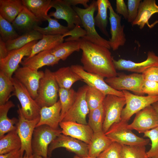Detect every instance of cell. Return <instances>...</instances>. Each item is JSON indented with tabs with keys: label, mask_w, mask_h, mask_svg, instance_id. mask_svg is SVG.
Returning <instances> with one entry per match:
<instances>
[{
	"label": "cell",
	"mask_w": 158,
	"mask_h": 158,
	"mask_svg": "<svg viewBox=\"0 0 158 158\" xmlns=\"http://www.w3.org/2000/svg\"><path fill=\"white\" fill-rule=\"evenodd\" d=\"M51 6L54 8L55 11L50 12L49 16L56 19H61L67 22V27L71 30L82 25L80 19L77 13L66 0H51Z\"/></svg>",
	"instance_id": "15"
},
{
	"label": "cell",
	"mask_w": 158,
	"mask_h": 158,
	"mask_svg": "<svg viewBox=\"0 0 158 158\" xmlns=\"http://www.w3.org/2000/svg\"><path fill=\"white\" fill-rule=\"evenodd\" d=\"M122 145L113 142L101 153L98 158H121Z\"/></svg>",
	"instance_id": "43"
},
{
	"label": "cell",
	"mask_w": 158,
	"mask_h": 158,
	"mask_svg": "<svg viewBox=\"0 0 158 158\" xmlns=\"http://www.w3.org/2000/svg\"><path fill=\"white\" fill-rule=\"evenodd\" d=\"M158 13V5L155 0H144L141 2L137 16L132 23L133 26L137 25L140 29L146 24L149 25L148 20L154 14Z\"/></svg>",
	"instance_id": "24"
},
{
	"label": "cell",
	"mask_w": 158,
	"mask_h": 158,
	"mask_svg": "<svg viewBox=\"0 0 158 158\" xmlns=\"http://www.w3.org/2000/svg\"><path fill=\"white\" fill-rule=\"evenodd\" d=\"M87 124L94 133L103 131L105 118V111L103 103L97 108L90 111Z\"/></svg>",
	"instance_id": "36"
},
{
	"label": "cell",
	"mask_w": 158,
	"mask_h": 158,
	"mask_svg": "<svg viewBox=\"0 0 158 158\" xmlns=\"http://www.w3.org/2000/svg\"><path fill=\"white\" fill-rule=\"evenodd\" d=\"M11 80L15 90L11 96H15L19 100L24 117L28 120L40 118L41 108L23 85L14 77L12 78Z\"/></svg>",
	"instance_id": "6"
},
{
	"label": "cell",
	"mask_w": 158,
	"mask_h": 158,
	"mask_svg": "<svg viewBox=\"0 0 158 158\" xmlns=\"http://www.w3.org/2000/svg\"><path fill=\"white\" fill-rule=\"evenodd\" d=\"M8 54L6 43L0 37V59L5 58Z\"/></svg>",
	"instance_id": "49"
},
{
	"label": "cell",
	"mask_w": 158,
	"mask_h": 158,
	"mask_svg": "<svg viewBox=\"0 0 158 158\" xmlns=\"http://www.w3.org/2000/svg\"><path fill=\"white\" fill-rule=\"evenodd\" d=\"M80 38L68 40L59 44L51 50V54L60 60H65L73 52L80 51Z\"/></svg>",
	"instance_id": "31"
},
{
	"label": "cell",
	"mask_w": 158,
	"mask_h": 158,
	"mask_svg": "<svg viewBox=\"0 0 158 158\" xmlns=\"http://www.w3.org/2000/svg\"><path fill=\"white\" fill-rule=\"evenodd\" d=\"M144 78L142 74L133 73L129 75L117 73L115 77L106 78L105 82L111 87L119 91L130 90L136 95H142L141 87Z\"/></svg>",
	"instance_id": "10"
},
{
	"label": "cell",
	"mask_w": 158,
	"mask_h": 158,
	"mask_svg": "<svg viewBox=\"0 0 158 158\" xmlns=\"http://www.w3.org/2000/svg\"><path fill=\"white\" fill-rule=\"evenodd\" d=\"M70 67L72 70L79 75L82 80L89 86L99 90L106 95L111 94L120 97H124L122 91L116 90L111 87L105 82L104 78L98 75L86 72L83 66L79 65H73Z\"/></svg>",
	"instance_id": "16"
},
{
	"label": "cell",
	"mask_w": 158,
	"mask_h": 158,
	"mask_svg": "<svg viewBox=\"0 0 158 158\" xmlns=\"http://www.w3.org/2000/svg\"><path fill=\"white\" fill-rule=\"evenodd\" d=\"M14 90L11 78L0 71V105L5 104L8 101L11 93Z\"/></svg>",
	"instance_id": "38"
},
{
	"label": "cell",
	"mask_w": 158,
	"mask_h": 158,
	"mask_svg": "<svg viewBox=\"0 0 158 158\" xmlns=\"http://www.w3.org/2000/svg\"><path fill=\"white\" fill-rule=\"evenodd\" d=\"M41 22L24 6L12 24L17 31L23 34L33 30Z\"/></svg>",
	"instance_id": "23"
},
{
	"label": "cell",
	"mask_w": 158,
	"mask_h": 158,
	"mask_svg": "<svg viewBox=\"0 0 158 158\" xmlns=\"http://www.w3.org/2000/svg\"><path fill=\"white\" fill-rule=\"evenodd\" d=\"M25 7L41 22L47 20L51 0H22Z\"/></svg>",
	"instance_id": "27"
},
{
	"label": "cell",
	"mask_w": 158,
	"mask_h": 158,
	"mask_svg": "<svg viewBox=\"0 0 158 158\" xmlns=\"http://www.w3.org/2000/svg\"><path fill=\"white\" fill-rule=\"evenodd\" d=\"M152 105L158 113V101L153 103Z\"/></svg>",
	"instance_id": "51"
},
{
	"label": "cell",
	"mask_w": 158,
	"mask_h": 158,
	"mask_svg": "<svg viewBox=\"0 0 158 158\" xmlns=\"http://www.w3.org/2000/svg\"><path fill=\"white\" fill-rule=\"evenodd\" d=\"M126 103L124 97L111 94L106 95L103 102L105 118L102 130L105 133L113 124L121 121V112Z\"/></svg>",
	"instance_id": "9"
},
{
	"label": "cell",
	"mask_w": 158,
	"mask_h": 158,
	"mask_svg": "<svg viewBox=\"0 0 158 158\" xmlns=\"http://www.w3.org/2000/svg\"><path fill=\"white\" fill-rule=\"evenodd\" d=\"M106 96L99 90L88 86L85 99L90 111L97 108L102 104Z\"/></svg>",
	"instance_id": "39"
},
{
	"label": "cell",
	"mask_w": 158,
	"mask_h": 158,
	"mask_svg": "<svg viewBox=\"0 0 158 158\" xmlns=\"http://www.w3.org/2000/svg\"><path fill=\"white\" fill-rule=\"evenodd\" d=\"M113 62L116 70L142 73L149 68L158 66V56L153 51H149L147 59L141 62L136 63L123 59L116 61L114 58Z\"/></svg>",
	"instance_id": "19"
},
{
	"label": "cell",
	"mask_w": 158,
	"mask_h": 158,
	"mask_svg": "<svg viewBox=\"0 0 158 158\" xmlns=\"http://www.w3.org/2000/svg\"><path fill=\"white\" fill-rule=\"evenodd\" d=\"M20 0H0V15L12 23L23 9Z\"/></svg>",
	"instance_id": "30"
},
{
	"label": "cell",
	"mask_w": 158,
	"mask_h": 158,
	"mask_svg": "<svg viewBox=\"0 0 158 158\" xmlns=\"http://www.w3.org/2000/svg\"><path fill=\"white\" fill-rule=\"evenodd\" d=\"M47 20L48 22L47 27L42 28L37 26L35 27L34 30L42 35H63L71 30L67 26L61 24L57 19L52 18L49 16Z\"/></svg>",
	"instance_id": "35"
},
{
	"label": "cell",
	"mask_w": 158,
	"mask_h": 158,
	"mask_svg": "<svg viewBox=\"0 0 158 158\" xmlns=\"http://www.w3.org/2000/svg\"><path fill=\"white\" fill-rule=\"evenodd\" d=\"M34 158H50L49 157H44L41 156L33 154Z\"/></svg>",
	"instance_id": "52"
},
{
	"label": "cell",
	"mask_w": 158,
	"mask_h": 158,
	"mask_svg": "<svg viewBox=\"0 0 158 158\" xmlns=\"http://www.w3.org/2000/svg\"><path fill=\"white\" fill-rule=\"evenodd\" d=\"M61 111V105L59 100L51 106L41 108L39 121L36 127L46 125L54 129L59 128Z\"/></svg>",
	"instance_id": "21"
},
{
	"label": "cell",
	"mask_w": 158,
	"mask_h": 158,
	"mask_svg": "<svg viewBox=\"0 0 158 158\" xmlns=\"http://www.w3.org/2000/svg\"><path fill=\"white\" fill-rule=\"evenodd\" d=\"M0 37L6 43L20 36L12 23L0 15Z\"/></svg>",
	"instance_id": "40"
},
{
	"label": "cell",
	"mask_w": 158,
	"mask_h": 158,
	"mask_svg": "<svg viewBox=\"0 0 158 158\" xmlns=\"http://www.w3.org/2000/svg\"><path fill=\"white\" fill-rule=\"evenodd\" d=\"M65 148L70 152L82 158L88 156V144L71 137L61 133L49 145L48 156L50 157L52 152L55 149Z\"/></svg>",
	"instance_id": "13"
},
{
	"label": "cell",
	"mask_w": 158,
	"mask_h": 158,
	"mask_svg": "<svg viewBox=\"0 0 158 158\" xmlns=\"http://www.w3.org/2000/svg\"><path fill=\"white\" fill-rule=\"evenodd\" d=\"M61 133V128L54 129L46 125L36 127L34 131L31 142L33 154L47 157L49 145Z\"/></svg>",
	"instance_id": "5"
},
{
	"label": "cell",
	"mask_w": 158,
	"mask_h": 158,
	"mask_svg": "<svg viewBox=\"0 0 158 158\" xmlns=\"http://www.w3.org/2000/svg\"><path fill=\"white\" fill-rule=\"evenodd\" d=\"M141 0H128L127 1L129 23H133L136 18L138 13Z\"/></svg>",
	"instance_id": "45"
},
{
	"label": "cell",
	"mask_w": 158,
	"mask_h": 158,
	"mask_svg": "<svg viewBox=\"0 0 158 158\" xmlns=\"http://www.w3.org/2000/svg\"><path fill=\"white\" fill-rule=\"evenodd\" d=\"M128 122L121 120L113 124L105 133L113 142L123 145H144L149 142L150 140L139 137L134 134L127 127Z\"/></svg>",
	"instance_id": "4"
},
{
	"label": "cell",
	"mask_w": 158,
	"mask_h": 158,
	"mask_svg": "<svg viewBox=\"0 0 158 158\" xmlns=\"http://www.w3.org/2000/svg\"><path fill=\"white\" fill-rule=\"evenodd\" d=\"M73 8L79 16L82 25L86 32L85 35L81 38L109 49H110L109 41L101 36L95 28L94 14L97 10V1H92L89 6L86 8H83L75 6Z\"/></svg>",
	"instance_id": "2"
},
{
	"label": "cell",
	"mask_w": 158,
	"mask_h": 158,
	"mask_svg": "<svg viewBox=\"0 0 158 158\" xmlns=\"http://www.w3.org/2000/svg\"><path fill=\"white\" fill-rule=\"evenodd\" d=\"M37 41L31 42L21 48L9 51L5 58L0 59V71L12 78L13 74L19 67L22 59L25 56H30L33 46Z\"/></svg>",
	"instance_id": "12"
},
{
	"label": "cell",
	"mask_w": 158,
	"mask_h": 158,
	"mask_svg": "<svg viewBox=\"0 0 158 158\" xmlns=\"http://www.w3.org/2000/svg\"><path fill=\"white\" fill-rule=\"evenodd\" d=\"M144 137L148 138L151 142V147L147 152L149 158H158V127L144 133Z\"/></svg>",
	"instance_id": "42"
},
{
	"label": "cell",
	"mask_w": 158,
	"mask_h": 158,
	"mask_svg": "<svg viewBox=\"0 0 158 158\" xmlns=\"http://www.w3.org/2000/svg\"><path fill=\"white\" fill-rule=\"evenodd\" d=\"M59 95L61 105V122L75 102L77 95V92L72 88L68 89L59 88Z\"/></svg>",
	"instance_id": "37"
},
{
	"label": "cell",
	"mask_w": 158,
	"mask_h": 158,
	"mask_svg": "<svg viewBox=\"0 0 158 158\" xmlns=\"http://www.w3.org/2000/svg\"><path fill=\"white\" fill-rule=\"evenodd\" d=\"M73 158H83L80 157L77 155H75L74 157Z\"/></svg>",
	"instance_id": "54"
},
{
	"label": "cell",
	"mask_w": 158,
	"mask_h": 158,
	"mask_svg": "<svg viewBox=\"0 0 158 158\" xmlns=\"http://www.w3.org/2000/svg\"><path fill=\"white\" fill-rule=\"evenodd\" d=\"M44 72L38 71L26 66L19 67L14 73V77L26 88L32 97L35 99L41 79Z\"/></svg>",
	"instance_id": "17"
},
{
	"label": "cell",
	"mask_w": 158,
	"mask_h": 158,
	"mask_svg": "<svg viewBox=\"0 0 158 158\" xmlns=\"http://www.w3.org/2000/svg\"><path fill=\"white\" fill-rule=\"evenodd\" d=\"M88 87L87 85H85L78 88L77 91L75 102L62 121L73 122L87 124L86 116L89 112L90 110L86 100L85 94Z\"/></svg>",
	"instance_id": "11"
},
{
	"label": "cell",
	"mask_w": 158,
	"mask_h": 158,
	"mask_svg": "<svg viewBox=\"0 0 158 158\" xmlns=\"http://www.w3.org/2000/svg\"><path fill=\"white\" fill-rule=\"evenodd\" d=\"M97 12L94 18L95 25L107 37H109L107 30L108 23L107 10L111 3L108 0H97Z\"/></svg>",
	"instance_id": "32"
},
{
	"label": "cell",
	"mask_w": 158,
	"mask_h": 158,
	"mask_svg": "<svg viewBox=\"0 0 158 158\" xmlns=\"http://www.w3.org/2000/svg\"><path fill=\"white\" fill-rule=\"evenodd\" d=\"M66 1L71 6L80 4L82 5L85 8L89 6V5L87 3L90 1L89 0H66Z\"/></svg>",
	"instance_id": "50"
},
{
	"label": "cell",
	"mask_w": 158,
	"mask_h": 158,
	"mask_svg": "<svg viewBox=\"0 0 158 158\" xmlns=\"http://www.w3.org/2000/svg\"><path fill=\"white\" fill-rule=\"evenodd\" d=\"M121 158H149L145 146L123 145Z\"/></svg>",
	"instance_id": "41"
},
{
	"label": "cell",
	"mask_w": 158,
	"mask_h": 158,
	"mask_svg": "<svg viewBox=\"0 0 158 158\" xmlns=\"http://www.w3.org/2000/svg\"><path fill=\"white\" fill-rule=\"evenodd\" d=\"M59 88L70 89L75 82L82 80L81 77L73 71L70 66L63 67L53 72Z\"/></svg>",
	"instance_id": "28"
},
{
	"label": "cell",
	"mask_w": 158,
	"mask_h": 158,
	"mask_svg": "<svg viewBox=\"0 0 158 158\" xmlns=\"http://www.w3.org/2000/svg\"><path fill=\"white\" fill-rule=\"evenodd\" d=\"M43 35L33 30L23 34L16 38L6 42L8 52L22 48L28 43L42 39Z\"/></svg>",
	"instance_id": "33"
},
{
	"label": "cell",
	"mask_w": 158,
	"mask_h": 158,
	"mask_svg": "<svg viewBox=\"0 0 158 158\" xmlns=\"http://www.w3.org/2000/svg\"><path fill=\"white\" fill-rule=\"evenodd\" d=\"M21 142L16 130L10 132L0 138V155L20 150Z\"/></svg>",
	"instance_id": "34"
},
{
	"label": "cell",
	"mask_w": 158,
	"mask_h": 158,
	"mask_svg": "<svg viewBox=\"0 0 158 158\" xmlns=\"http://www.w3.org/2000/svg\"><path fill=\"white\" fill-rule=\"evenodd\" d=\"M63 35H43L42 39L33 46L31 53L28 58H30L40 52L51 50L64 40Z\"/></svg>",
	"instance_id": "29"
},
{
	"label": "cell",
	"mask_w": 158,
	"mask_h": 158,
	"mask_svg": "<svg viewBox=\"0 0 158 158\" xmlns=\"http://www.w3.org/2000/svg\"><path fill=\"white\" fill-rule=\"evenodd\" d=\"M80 40L82 51L80 61L85 71L104 78L117 76L113 58L109 49L81 38Z\"/></svg>",
	"instance_id": "1"
},
{
	"label": "cell",
	"mask_w": 158,
	"mask_h": 158,
	"mask_svg": "<svg viewBox=\"0 0 158 158\" xmlns=\"http://www.w3.org/2000/svg\"><path fill=\"white\" fill-rule=\"evenodd\" d=\"M59 89L53 72L46 68L40 80L37 96L35 100L41 108L51 106L58 101Z\"/></svg>",
	"instance_id": "3"
},
{
	"label": "cell",
	"mask_w": 158,
	"mask_h": 158,
	"mask_svg": "<svg viewBox=\"0 0 158 158\" xmlns=\"http://www.w3.org/2000/svg\"><path fill=\"white\" fill-rule=\"evenodd\" d=\"M126 99L125 107L121 114V121L128 122L132 116L146 107L158 101V95L143 96L122 91Z\"/></svg>",
	"instance_id": "7"
},
{
	"label": "cell",
	"mask_w": 158,
	"mask_h": 158,
	"mask_svg": "<svg viewBox=\"0 0 158 158\" xmlns=\"http://www.w3.org/2000/svg\"><path fill=\"white\" fill-rule=\"evenodd\" d=\"M112 142L103 131L94 133L90 142L88 144V156L97 158Z\"/></svg>",
	"instance_id": "26"
},
{
	"label": "cell",
	"mask_w": 158,
	"mask_h": 158,
	"mask_svg": "<svg viewBox=\"0 0 158 158\" xmlns=\"http://www.w3.org/2000/svg\"><path fill=\"white\" fill-rule=\"evenodd\" d=\"M20 149L15 150L8 153L0 154V158H20L23 157Z\"/></svg>",
	"instance_id": "48"
},
{
	"label": "cell",
	"mask_w": 158,
	"mask_h": 158,
	"mask_svg": "<svg viewBox=\"0 0 158 158\" xmlns=\"http://www.w3.org/2000/svg\"><path fill=\"white\" fill-rule=\"evenodd\" d=\"M59 126L62 133L81 140L89 144L94 132L88 124L71 121L61 122Z\"/></svg>",
	"instance_id": "20"
},
{
	"label": "cell",
	"mask_w": 158,
	"mask_h": 158,
	"mask_svg": "<svg viewBox=\"0 0 158 158\" xmlns=\"http://www.w3.org/2000/svg\"><path fill=\"white\" fill-rule=\"evenodd\" d=\"M157 127L158 113L152 105L136 113L133 122L127 125L129 129L135 130L140 133Z\"/></svg>",
	"instance_id": "14"
},
{
	"label": "cell",
	"mask_w": 158,
	"mask_h": 158,
	"mask_svg": "<svg viewBox=\"0 0 158 158\" xmlns=\"http://www.w3.org/2000/svg\"><path fill=\"white\" fill-rule=\"evenodd\" d=\"M116 11L118 14L122 15L126 19L128 17V7L123 0H116Z\"/></svg>",
	"instance_id": "47"
},
{
	"label": "cell",
	"mask_w": 158,
	"mask_h": 158,
	"mask_svg": "<svg viewBox=\"0 0 158 158\" xmlns=\"http://www.w3.org/2000/svg\"><path fill=\"white\" fill-rule=\"evenodd\" d=\"M18 106V121L16 125V131L21 142L20 151L23 155L25 152L26 156L30 157L33 155L31 146L32 135L40 118L33 120L26 119L23 114L19 105Z\"/></svg>",
	"instance_id": "8"
},
{
	"label": "cell",
	"mask_w": 158,
	"mask_h": 158,
	"mask_svg": "<svg viewBox=\"0 0 158 158\" xmlns=\"http://www.w3.org/2000/svg\"><path fill=\"white\" fill-rule=\"evenodd\" d=\"M60 60L51 54V50H49L40 52L29 58H25L20 63L23 66L38 70L44 66H53Z\"/></svg>",
	"instance_id": "22"
},
{
	"label": "cell",
	"mask_w": 158,
	"mask_h": 158,
	"mask_svg": "<svg viewBox=\"0 0 158 158\" xmlns=\"http://www.w3.org/2000/svg\"><path fill=\"white\" fill-rule=\"evenodd\" d=\"M98 158L97 157H89V156H87V157H85L84 158Z\"/></svg>",
	"instance_id": "55"
},
{
	"label": "cell",
	"mask_w": 158,
	"mask_h": 158,
	"mask_svg": "<svg viewBox=\"0 0 158 158\" xmlns=\"http://www.w3.org/2000/svg\"><path fill=\"white\" fill-rule=\"evenodd\" d=\"M108 9L111 35L109 42L111 48L114 51L120 47L124 45L126 42V40L124 31V25H121V16L114 11L111 3Z\"/></svg>",
	"instance_id": "18"
},
{
	"label": "cell",
	"mask_w": 158,
	"mask_h": 158,
	"mask_svg": "<svg viewBox=\"0 0 158 158\" xmlns=\"http://www.w3.org/2000/svg\"><path fill=\"white\" fill-rule=\"evenodd\" d=\"M141 89L143 94L148 96L158 95V83L144 79L142 83Z\"/></svg>",
	"instance_id": "44"
},
{
	"label": "cell",
	"mask_w": 158,
	"mask_h": 158,
	"mask_svg": "<svg viewBox=\"0 0 158 158\" xmlns=\"http://www.w3.org/2000/svg\"><path fill=\"white\" fill-rule=\"evenodd\" d=\"M15 106L14 104L10 100L0 105V138L6 134L16 130L18 119L15 117L10 119L7 116L9 109Z\"/></svg>",
	"instance_id": "25"
},
{
	"label": "cell",
	"mask_w": 158,
	"mask_h": 158,
	"mask_svg": "<svg viewBox=\"0 0 158 158\" xmlns=\"http://www.w3.org/2000/svg\"><path fill=\"white\" fill-rule=\"evenodd\" d=\"M142 74L144 79L158 83V66L149 68Z\"/></svg>",
	"instance_id": "46"
},
{
	"label": "cell",
	"mask_w": 158,
	"mask_h": 158,
	"mask_svg": "<svg viewBox=\"0 0 158 158\" xmlns=\"http://www.w3.org/2000/svg\"><path fill=\"white\" fill-rule=\"evenodd\" d=\"M20 158H34V156L33 155L30 157H28L26 156V155L25 154V155L24 156Z\"/></svg>",
	"instance_id": "53"
}]
</instances>
